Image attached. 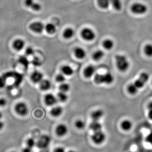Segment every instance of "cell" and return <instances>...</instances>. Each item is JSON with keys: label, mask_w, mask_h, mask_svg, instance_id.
<instances>
[{"label": "cell", "mask_w": 152, "mask_h": 152, "mask_svg": "<svg viewBox=\"0 0 152 152\" xmlns=\"http://www.w3.org/2000/svg\"><path fill=\"white\" fill-rule=\"evenodd\" d=\"M32 64L34 66H39L42 64V63L40 60L37 58V57H35L32 60Z\"/></svg>", "instance_id": "38"}, {"label": "cell", "mask_w": 152, "mask_h": 152, "mask_svg": "<svg viewBox=\"0 0 152 152\" xmlns=\"http://www.w3.org/2000/svg\"><path fill=\"white\" fill-rule=\"evenodd\" d=\"M45 29L49 34H53L56 32L57 31L56 26L52 23L47 24L45 26Z\"/></svg>", "instance_id": "22"}, {"label": "cell", "mask_w": 152, "mask_h": 152, "mask_svg": "<svg viewBox=\"0 0 152 152\" xmlns=\"http://www.w3.org/2000/svg\"><path fill=\"white\" fill-rule=\"evenodd\" d=\"M144 52L147 56L152 57V45L148 44L144 48Z\"/></svg>", "instance_id": "31"}, {"label": "cell", "mask_w": 152, "mask_h": 152, "mask_svg": "<svg viewBox=\"0 0 152 152\" xmlns=\"http://www.w3.org/2000/svg\"><path fill=\"white\" fill-rule=\"evenodd\" d=\"M58 99L62 102H64L67 100L68 96L66 93L60 91L58 94Z\"/></svg>", "instance_id": "32"}, {"label": "cell", "mask_w": 152, "mask_h": 152, "mask_svg": "<svg viewBox=\"0 0 152 152\" xmlns=\"http://www.w3.org/2000/svg\"></svg>", "instance_id": "52"}, {"label": "cell", "mask_w": 152, "mask_h": 152, "mask_svg": "<svg viewBox=\"0 0 152 152\" xmlns=\"http://www.w3.org/2000/svg\"><path fill=\"white\" fill-rule=\"evenodd\" d=\"M20 63H22V64H28V61L26 57L25 56H22L20 57Z\"/></svg>", "instance_id": "41"}, {"label": "cell", "mask_w": 152, "mask_h": 152, "mask_svg": "<svg viewBox=\"0 0 152 152\" xmlns=\"http://www.w3.org/2000/svg\"><path fill=\"white\" fill-rule=\"evenodd\" d=\"M104 114L103 111L99 109L92 112L91 114V117L93 121H99L103 116Z\"/></svg>", "instance_id": "17"}, {"label": "cell", "mask_w": 152, "mask_h": 152, "mask_svg": "<svg viewBox=\"0 0 152 152\" xmlns=\"http://www.w3.org/2000/svg\"><path fill=\"white\" fill-rule=\"evenodd\" d=\"M81 35L82 37L87 41L94 40L96 38V34L91 29L86 28L82 30Z\"/></svg>", "instance_id": "5"}, {"label": "cell", "mask_w": 152, "mask_h": 152, "mask_svg": "<svg viewBox=\"0 0 152 152\" xmlns=\"http://www.w3.org/2000/svg\"><path fill=\"white\" fill-rule=\"evenodd\" d=\"M32 148L28 146L25 147L23 150V152H32Z\"/></svg>", "instance_id": "44"}, {"label": "cell", "mask_w": 152, "mask_h": 152, "mask_svg": "<svg viewBox=\"0 0 152 152\" xmlns=\"http://www.w3.org/2000/svg\"><path fill=\"white\" fill-rule=\"evenodd\" d=\"M110 4L114 9L117 11H120L122 8V3L121 0H110Z\"/></svg>", "instance_id": "25"}, {"label": "cell", "mask_w": 152, "mask_h": 152, "mask_svg": "<svg viewBox=\"0 0 152 152\" xmlns=\"http://www.w3.org/2000/svg\"><path fill=\"white\" fill-rule=\"evenodd\" d=\"M63 113V109L60 106H56L52 109L50 111L51 115L53 116L58 117L61 116Z\"/></svg>", "instance_id": "20"}, {"label": "cell", "mask_w": 152, "mask_h": 152, "mask_svg": "<svg viewBox=\"0 0 152 152\" xmlns=\"http://www.w3.org/2000/svg\"><path fill=\"white\" fill-rule=\"evenodd\" d=\"M51 83L48 80L43 79L39 83V88L42 91H47L50 89Z\"/></svg>", "instance_id": "16"}, {"label": "cell", "mask_w": 152, "mask_h": 152, "mask_svg": "<svg viewBox=\"0 0 152 152\" xmlns=\"http://www.w3.org/2000/svg\"><path fill=\"white\" fill-rule=\"evenodd\" d=\"M98 5L102 9L108 8L110 4V0H97Z\"/></svg>", "instance_id": "29"}, {"label": "cell", "mask_w": 152, "mask_h": 152, "mask_svg": "<svg viewBox=\"0 0 152 152\" xmlns=\"http://www.w3.org/2000/svg\"><path fill=\"white\" fill-rule=\"evenodd\" d=\"M61 71L63 74L65 75L71 76L74 73V70L70 66L64 65L61 68Z\"/></svg>", "instance_id": "24"}, {"label": "cell", "mask_w": 152, "mask_h": 152, "mask_svg": "<svg viewBox=\"0 0 152 152\" xmlns=\"http://www.w3.org/2000/svg\"><path fill=\"white\" fill-rule=\"evenodd\" d=\"M39 152H50V150L48 148H47L41 149Z\"/></svg>", "instance_id": "46"}, {"label": "cell", "mask_w": 152, "mask_h": 152, "mask_svg": "<svg viewBox=\"0 0 152 152\" xmlns=\"http://www.w3.org/2000/svg\"><path fill=\"white\" fill-rule=\"evenodd\" d=\"M94 81L97 84L100 85L104 83V75L97 74L94 77Z\"/></svg>", "instance_id": "30"}, {"label": "cell", "mask_w": 152, "mask_h": 152, "mask_svg": "<svg viewBox=\"0 0 152 152\" xmlns=\"http://www.w3.org/2000/svg\"><path fill=\"white\" fill-rule=\"evenodd\" d=\"M26 144L27 146L33 149L37 145V142L35 141L34 139L32 138H30L27 140Z\"/></svg>", "instance_id": "35"}, {"label": "cell", "mask_w": 152, "mask_h": 152, "mask_svg": "<svg viewBox=\"0 0 152 152\" xmlns=\"http://www.w3.org/2000/svg\"><path fill=\"white\" fill-rule=\"evenodd\" d=\"M148 7L146 5L140 3H136L131 7V11L136 15H143L148 11Z\"/></svg>", "instance_id": "2"}, {"label": "cell", "mask_w": 152, "mask_h": 152, "mask_svg": "<svg viewBox=\"0 0 152 152\" xmlns=\"http://www.w3.org/2000/svg\"><path fill=\"white\" fill-rule=\"evenodd\" d=\"M24 3L25 6L27 7L35 12H39L42 9V6L40 4L34 0H25Z\"/></svg>", "instance_id": "9"}, {"label": "cell", "mask_w": 152, "mask_h": 152, "mask_svg": "<svg viewBox=\"0 0 152 152\" xmlns=\"http://www.w3.org/2000/svg\"><path fill=\"white\" fill-rule=\"evenodd\" d=\"M116 64L118 70L125 72L129 69L130 63L127 57L123 55H118L115 57Z\"/></svg>", "instance_id": "1"}, {"label": "cell", "mask_w": 152, "mask_h": 152, "mask_svg": "<svg viewBox=\"0 0 152 152\" xmlns=\"http://www.w3.org/2000/svg\"><path fill=\"white\" fill-rule=\"evenodd\" d=\"M3 117V114L1 111H0V120Z\"/></svg>", "instance_id": "49"}, {"label": "cell", "mask_w": 152, "mask_h": 152, "mask_svg": "<svg viewBox=\"0 0 152 152\" xmlns=\"http://www.w3.org/2000/svg\"><path fill=\"white\" fill-rule=\"evenodd\" d=\"M146 141L152 146V132L147 136L146 137Z\"/></svg>", "instance_id": "40"}, {"label": "cell", "mask_w": 152, "mask_h": 152, "mask_svg": "<svg viewBox=\"0 0 152 152\" xmlns=\"http://www.w3.org/2000/svg\"><path fill=\"white\" fill-rule=\"evenodd\" d=\"M15 152V151H12V152Z\"/></svg>", "instance_id": "51"}, {"label": "cell", "mask_w": 152, "mask_h": 152, "mask_svg": "<svg viewBox=\"0 0 152 152\" xmlns=\"http://www.w3.org/2000/svg\"><path fill=\"white\" fill-rule=\"evenodd\" d=\"M127 90L128 93L131 95H135L139 91V89L136 87L134 83L130 84L128 85Z\"/></svg>", "instance_id": "26"}, {"label": "cell", "mask_w": 152, "mask_h": 152, "mask_svg": "<svg viewBox=\"0 0 152 152\" xmlns=\"http://www.w3.org/2000/svg\"><path fill=\"white\" fill-rule=\"evenodd\" d=\"M63 37L65 39H69L73 37L75 35V31L71 28H67L63 32Z\"/></svg>", "instance_id": "19"}, {"label": "cell", "mask_w": 152, "mask_h": 152, "mask_svg": "<svg viewBox=\"0 0 152 152\" xmlns=\"http://www.w3.org/2000/svg\"><path fill=\"white\" fill-rule=\"evenodd\" d=\"M106 135L102 130L94 132L92 136V140L95 144L100 145L106 140Z\"/></svg>", "instance_id": "6"}, {"label": "cell", "mask_w": 152, "mask_h": 152, "mask_svg": "<svg viewBox=\"0 0 152 152\" xmlns=\"http://www.w3.org/2000/svg\"><path fill=\"white\" fill-rule=\"evenodd\" d=\"M148 109L149 110H152V102H150L148 105Z\"/></svg>", "instance_id": "48"}, {"label": "cell", "mask_w": 152, "mask_h": 152, "mask_svg": "<svg viewBox=\"0 0 152 152\" xmlns=\"http://www.w3.org/2000/svg\"><path fill=\"white\" fill-rule=\"evenodd\" d=\"M26 43L24 40L21 39H17L13 43V48L17 51L22 50L25 48Z\"/></svg>", "instance_id": "13"}, {"label": "cell", "mask_w": 152, "mask_h": 152, "mask_svg": "<svg viewBox=\"0 0 152 152\" xmlns=\"http://www.w3.org/2000/svg\"><path fill=\"white\" fill-rule=\"evenodd\" d=\"M148 116L150 119L152 120V110H149L148 113Z\"/></svg>", "instance_id": "45"}, {"label": "cell", "mask_w": 152, "mask_h": 152, "mask_svg": "<svg viewBox=\"0 0 152 152\" xmlns=\"http://www.w3.org/2000/svg\"><path fill=\"white\" fill-rule=\"evenodd\" d=\"M59 89L60 91L66 93L69 91L70 89V86L69 84L67 83H62L59 86Z\"/></svg>", "instance_id": "33"}, {"label": "cell", "mask_w": 152, "mask_h": 152, "mask_svg": "<svg viewBox=\"0 0 152 152\" xmlns=\"http://www.w3.org/2000/svg\"><path fill=\"white\" fill-rule=\"evenodd\" d=\"M54 152H65V150L62 147H58L54 150Z\"/></svg>", "instance_id": "43"}, {"label": "cell", "mask_w": 152, "mask_h": 152, "mask_svg": "<svg viewBox=\"0 0 152 152\" xmlns=\"http://www.w3.org/2000/svg\"><path fill=\"white\" fill-rule=\"evenodd\" d=\"M68 128L64 124H60L56 128V132L57 136L62 137L65 136L67 134Z\"/></svg>", "instance_id": "12"}, {"label": "cell", "mask_w": 152, "mask_h": 152, "mask_svg": "<svg viewBox=\"0 0 152 152\" xmlns=\"http://www.w3.org/2000/svg\"><path fill=\"white\" fill-rule=\"evenodd\" d=\"M25 53L27 56H32L34 53V50L32 47H28L26 48Z\"/></svg>", "instance_id": "37"}, {"label": "cell", "mask_w": 152, "mask_h": 152, "mask_svg": "<svg viewBox=\"0 0 152 152\" xmlns=\"http://www.w3.org/2000/svg\"><path fill=\"white\" fill-rule=\"evenodd\" d=\"M149 79V75L145 72H143L139 76L138 78L134 82V84L139 89H141L145 86V85Z\"/></svg>", "instance_id": "3"}, {"label": "cell", "mask_w": 152, "mask_h": 152, "mask_svg": "<svg viewBox=\"0 0 152 152\" xmlns=\"http://www.w3.org/2000/svg\"><path fill=\"white\" fill-rule=\"evenodd\" d=\"M96 71L94 66L89 65L85 68L83 71V75L86 78H90L94 76Z\"/></svg>", "instance_id": "14"}, {"label": "cell", "mask_w": 152, "mask_h": 152, "mask_svg": "<svg viewBox=\"0 0 152 152\" xmlns=\"http://www.w3.org/2000/svg\"><path fill=\"white\" fill-rule=\"evenodd\" d=\"M15 111L19 115L26 116L28 113L27 104L24 102H20L15 106Z\"/></svg>", "instance_id": "7"}, {"label": "cell", "mask_w": 152, "mask_h": 152, "mask_svg": "<svg viewBox=\"0 0 152 152\" xmlns=\"http://www.w3.org/2000/svg\"><path fill=\"white\" fill-rule=\"evenodd\" d=\"M56 81L59 83H64L66 80V77L63 74H59L57 75L56 78Z\"/></svg>", "instance_id": "36"}, {"label": "cell", "mask_w": 152, "mask_h": 152, "mask_svg": "<svg viewBox=\"0 0 152 152\" xmlns=\"http://www.w3.org/2000/svg\"><path fill=\"white\" fill-rule=\"evenodd\" d=\"M104 53L102 50H98L94 53L93 55V59L96 61H100L103 58Z\"/></svg>", "instance_id": "27"}, {"label": "cell", "mask_w": 152, "mask_h": 152, "mask_svg": "<svg viewBox=\"0 0 152 152\" xmlns=\"http://www.w3.org/2000/svg\"><path fill=\"white\" fill-rule=\"evenodd\" d=\"M51 143L50 137L47 135L41 136L37 142V145L38 148L40 149L47 148H48Z\"/></svg>", "instance_id": "4"}, {"label": "cell", "mask_w": 152, "mask_h": 152, "mask_svg": "<svg viewBox=\"0 0 152 152\" xmlns=\"http://www.w3.org/2000/svg\"><path fill=\"white\" fill-rule=\"evenodd\" d=\"M74 53L76 58L79 59L84 58L86 56V53L84 49L80 47H77L74 50Z\"/></svg>", "instance_id": "15"}, {"label": "cell", "mask_w": 152, "mask_h": 152, "mask_svg": "<svg viewBox=\"0 0 152 152\" xmlns=\"http://www.w3.org/2000/svg\"><path fill=\"white\" fill-rule=\"evenodd\" d=\"M75 125L76 128L79 129H83L86 126L85 122L81 120H77L75 123Z\"/></svg>", "instance_id": "34"}, {"label": "cell", "mask_w": 152, "mask_h": 152, "mask_svg": "<svg viewBox=\"0 0 152 152\" xmlns=\"http://www.w3.org/2000/svg\"><path fill=\"white\" fill-rule=\"evenodd\" d=\"M45 26L42 22L37 21L33 22L29 26L31 31L37 34H41L45 30Z\"/></svg>", "instance_id": "8"}, {"label": "cell", "mask_w": 152, "mask_h": 152, "mask_svg": "<svg viewBox=\"0 0 152 152\" xmlns=\"http://www.w3.org/2000/svg\"><path fill=\"white\" fill-rule=\"evenodd\" d=\"M121 127L125 131L130 130L132 127V124L130 121L129 120H125L121 123Z\"/></svg>", "instance_id": "21"}, {"label": "cell", "mask_w": 152, "mask_h": 152, "mask_svg": "<svg viewBox=\"0 0 152 152\" xmlns=\"http://www.w3.org/2000/svg\"><path fill=\"white\" fill-rule=\"evenodd\" d=\"M68 152H77L75 151H69Z\"/></svg>", "instance_id": "50"}, {"label": "cell", "mask_w": 152, "mask_h": 152, "mask_svg": "<svg viewBox=\"0 0 152 152\" xmlns=\"http://www.w3.org/2000/svg\"><path fill=\"white\" fill-rule=\"evenodd\" d=\"M104 83L106 84H111L114 80L113 75L111 73H106L104 74Z\"/></svg>", "instance_id": "23"}, {"label": "cell", "mask_w": 152, "mask_h": 152, "mask_svg": "<svg viewBox=\"0 0 152 152\" xmlns=\"http://www.w3.org/2000/svg\"><path fill=\"white\" fill-rule=\"evenodd\" d=\"M6 84V78L4 76H0V88H3Z\"/></svg>", "instance_id": "39"}, {"label": "cell", "mask_w": 152, "mask_h": 152, "mask_svg": "<svg viewBox=\"0 0 152 152\" xmlns=\"http://www.w3.org/2000/svg\"><path fill=\"white\" fill-rule=\"evenodd\" d=\"M4 122L0 120V130L2 129L4 127Z\"/></svg>", "instance_id": "47"}, {"label": "cell", "mask_w": 152, "mask_h": 152, "mask_svg": "<svg viewBox=\"0 0 152 152\" xmlns=\"http://www.w3.org/2000/svg\"><path fill=\"white\" fill-rule=\"evenodd\" d=\"M44 100L46 104L48 106L54 105L58 102L57 98L52 94H47L45 96Z\"/></svg>", "instance_id": "11"}, {"label": "cell", "mask_w": 152, "mask_h": 152, "mask_svg": "<svg viewBox=\"0 0 152 152\" xmlns=\"http://www.w3.org/2000/svg\"><path fill=\"white\" fill-rule=\"evenodd\" d=\"M43 75L41 72L36 70L34 71L31 74L30 78L34 83H39L43 79Z\"/></svg>", "instance_id": "10"}, {"label": "cell", "mask_w": 152, "mask_h": 152, "mask_svg": "<svg viewBox=\"0 0 152 152\" xmlns=\"http://www.w3.org/2000/svg\"><path fill=\"white\" fill-rule=\"evenodd\" d=\"M102 126L99 121H93L90 125V128L94 132L102 130Z\"/></svg>", "instance_id": "18"}, {"label": "cell", "mask_w": 152, "mask_h": 152, "mask_svg": "<svg viewBox=\"0 0 152 152\" xmlns=\"http://www.w3.org/2000/svg\"><path fill=\"white\" fill-rule=\"evenodd\" d=\"M114 46L113 41L110 39H106L103 42V46L107 50H110L113 48Z\"/></svg>", "instance_id": "28"}, {"label": "cell", "mask_w": 152, "mask_h": 152, "mask_svg": "<svg viewBox=\"0 0 152 152\" xmlns=\"http://www.w3.org/2000/svg\"><path fill=\"white\" fill-rule=\"evenodd\" d=\"M7 101L4 98H0V107H4L6 105Z\"/></svg>", "instance_id": "42"}]
</instances>
